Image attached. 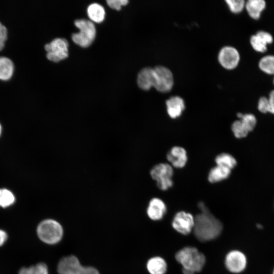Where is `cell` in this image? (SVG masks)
I'll return each mask as SVG.
<instances>
[{
  "mask_svg": "<svg viewBox=\"0 0 274 274\" xmlns=\"http://www.w3.org/2000/svg\"><path fill=\"white\" fill-rule=\"evenodd\" d=\"M198 206L200 212L194 217L195 223L192 231L194 236L201 242L216 239L223 231L222 223L211 213L203 202H199Z\"/></svg>",
  "mask_w": 274,
  "mask_h": 274,
  "instance_id": "cell-1",
  "label": "cell"
},
{
  "mask_svg": "<svg viewBox=\"0 0 274 274\" xmlns=\"http://www.w3.org/2000/svg\"><path fill=\"white\" fill-rule=\"evenodd\" d=\"M175 257L182 268L195 273L200 272L206 263L205 255L193 246H186L180 249L176 253Z\"/></svg>",
  "mask_w": 274,
  "mask_h": 274,
  "instance_id": "cell-2",
  "label": "cell"
},
{
  "mask_svg": "<svg viewBox=\"0 0 274 274\" xmlns=\"http://www.w3.org/2000/svg\"><path fill=\"white\" fill-rule=\"evenodd\" d=\"M37 232L39 238L44 243L54 245L59 242L63 234L61 225L57 221L48 219L38 225Z\"/></svg>",
  "mask_w": 274,
  "mask_h": 274,
  "instance_id": "cell-3",
  "label": "cell"
},
{
  "mask_svg": "<svg viewBox=\"0 0 274 274\" xmlns=\"http://www.w3.org/2000/svg\"><path fill=\"white\" fill-rule=\"evenodd\" d=\"M150 175L161 190L166 191L173 186L174 169L169 163L162 162L155 165L151 169Z\"/></svg>",
  "mask_w": 274,
  "mask_h": 274,
  "instance_id": "cell-4",
  "label": "cell"
},
{
  "mask_svg": "<svg viewBox=\"0 0 274 274\" xmlns=\"http://www.w3.org/2000/svg\"><path fill=\"white\" fill-rule=\"evenodd\" d=\"M74 23L80 31L73 33L72 40L82 47H88L92 43L95 37L96 29L94 24L92 21L85 19L76 20Z\"/></svg>",
  "mask_w": 274,
  "mask_h": 274,
  "instance_id": "cell-5",
  "label": "cell"
},
{
  "mask_svg": "<svg viewBox=\"0 0 274 274\" xmlns=\"http://www.w3.org/2000/svg\"><path fill=\"white\" fill-rule=\"evenodd\" d=\"M59 274H99L98 271L92 266H84L78 258L74 255L64 257L57 265Z\"/></svg>",
  "mask_w": 274,
  "mask_h": 274,
  "instance_id": "cell-6",
  "label": "cell"
},
{
  "mask_svg": "<svg viewBox=\"0 0 274 274\" xmlns=\"http://www.w3.org/2000/svg\"><path fill=\"white\" fill-rule=\"evenodd\" d=\"M224 265L226 269L234 274H239L245 271L248 265L246 255L237 249L228 251L224 258Z\"/></svg>",
  "mask_w": 274,
  "mask_h": 274,
  "instance_id": "cell-7",
  "label": "cell"
},
{
  "mask_svg": "<svg viewBox=\"0 0 274 274\" xmlns=\"http://www.w3.org/2000/svg\"><path fill=\"white\" fill-rule=\"evenodd\" d=\"M68 43L62 38H56L45 45L46 57L51 61L57 62L67 58L68 55Z\"/></svg>",
  "mask_w": 274,
  "mask_h": 274,
  "instance_id": "cell-8",
  "label": "cell"
},
{
  "mask_svg": "<svg viewBox=\"0 0 274 274\" xmlns=\"http://www.w3.org/2000/svg\"><path fill=\"white\" fill-rule=\"evenodd\" d=\"M194 223L195 218L192 214L181 211L174 215L172 226L179 233L187 235L193 231Z\"/></svg>",
  "mask_w": 274,
  "mask_h": 274,
  "instance_id": "cell-9",
  "label": "cell"
},
{
  "mask_svg": "<svg viewBox=\"0 0 274 274\" xmlns=\"http://www.w3.org/2000/svg\"><path fill=\"white\" fill-rule=\"evenodd\" d=\"M155 74L154 87L161 92L171 90L174 85V77L170 70L164 66H156L154 68Z\"/></svg>",
  "mask_w": 274,
  "mask_h": 274,
  "instance_id": "cell-10",
  "label": "cell"
},
{
  "mask_svg": "<svg viewBox=\"0 0 274 274\" xmlns=\"http://www.w3.org/2000/svg\"><path fill=\"white\" fill-rule=\"evenodd\" d=\"M218 60L225 68L232 70L237 66L239 62V53L234 47L225 46L219 52Z\"/></svg>",
  "mask_w": 274,
  "mask_h": 274,
  "instance_id": "cell-11",
  "label": "cell"
},
{
  "mask_svg": "<svg viewBox=\"0 0 274 274\" xmlns=\"http://www.w3.org/2000/svg\"><path fill=\"white\" fill-rule=\"evenodd\" d=\"M166 159L173 167L182 168L187 164V153L183 147L175 146L167 152Z\"/></svg>",
  "mask_w": 274,
  "mask_h": 274,
  "instance_id": "cell-12",
  "label": "cell"
},
{
  "mask_svg": "<svg viewBox=\"0 0 274 274\" xmlns=\"http://www.w3.org/2000/svg\"><path fill=\"white\" fill-rule=\"evenodd\" d=\"M147 215L153 221L162 220L167 212L165 203L158 197H153L149 201L147 210Z\"/></svg>",
  "mask_w": 274,
  "mask_h": 274,
  "instance_id": "cell-13",
  "label": "cell"
},
{
  "mask_svg": "<svg viewBox=\"0 0 274 274\" xmlns=\"http://www.w3.org/2000/svg\"><path fill=\"white\" fill-rule=\"evenodd\" d=\"M273 40V37L270 33L260 30L251 37L250 42L254 50L258 52L264 53L267 49V45L271 44Z\"/></svg>",
  "mask_w": 274,
  "mask_h": 274,
  "instance_id": "cell-14",
  "label": "cell"
},
{
  "mask_svg": "<svg viewBox=\"0 0 274 274\" xmlns=\"http://www.w3.org/2000/svg\"><path fill=\"white\" fill-rule=\"evenodd\" d=\"M155 83V74L154 68L146 67L139 72L137 78V84L141 89L148 90L151 87H154Z\"/></svg>",
  "mask_w": 274,
  "mask_h": 274,
  "instance_id": "cell-15",
  "label": "cell"
},
{
  "mask_svg": "<svg viewBox=\"0 0 274 274\" xmlns=\"http://www.w3.org/2000/svg\"><path fill=\"white\" fill-rule=\"evenodd\" d=\"M165 103L167 114L172 119L179 118L185 109L184 100L179 96L170 97Z\"/></svg>",
  "mask_w": 274,
  "mask_h": 274,
  "instance_id": "cell-16",
  "label": "cell"
},
{
  "mask_svg": "<svg viewBox=\"0 0 274 274\" xmlns=\"http://www.w3.org/2000/svg\"><path fill=\"white\" fill-rule=\"evenodd\" d=\"M146 268L150 274H165L167 270V263L163 257L155 256L147 261Z\"/></svg>",
  "mask_w": 274,
  "mask_h": 274,
  "instance_id": "cell-17",
  "label": "cell"
},
{
  "mask_svg": "<svg viewBox=\"0 0 274 274\" xmlns=\"http://www.w3.org/2000/svg\"><path fill=\"white\" fill-rule=\"evenodd\" d=\"M231 169L221 165H216L209 172L208 180L211 183L220 182L229 178Z\"/></svg>",
  "mask_w": 274,
  "mask_h": 274,
  "instance_id": "cell-18",
  "label": "cell"
},
{
  "mask_svg": "<svg viewBox=\"0 0 274 274\" xmlns=\"http://www.w3.org/2000/svg\"><path fill=\"white\" fill-rule=\"evenodd\" d=\"M15 66L13 61L6 56H0V80L8 81L13 77Z\"/></svg>",
  "mask_w": 274,
  "mask_h": 274,
  "instance_id": "cell-19",
  "label": "cell"
},
{
  "mask_svg": "<svg viewBox=\"0 0 274 274\" xmlns=\"http://www.w3.org/2000/svg\"><path fill=\"white\" fill-rule=\"evenodd\" d=\"M266 7L264 0H248L245 3V8L249 15L253 19L258 20Z\"/></svg>",
  "mask_w": 274,
  "mask_h": 274,
  "instance_id": "cell-20",
  "label": "cell"
},
{
  "mask_svg": "<svg viewBox=\"0 0 274 274\" xmlns=\"http://www.w3.org/2000/svg\"><path fill=\"white\" fill-rule=\"evenodd\" d=\"M87 14L92 21L100 23L105 19V11L104 7L99 4L93 3L90 5L87 8Z\"/></svg>",
  "mask_w": 274,
  "mask_h": 274,
  "instance_id": "cell-21",
  "label": "cell"
},
{
  "mask_svg": "<svg viewBox=\"0 0 274 274\" xmlns=\"http://www.w3.org/2000/svg\"><path fill=\"white\" fill-rule=\"evenodd\" d=\"M216 165L223 166L232 170L237 164L234 157L228 153H221L216 156L215 159Z\"/></svg>",
  "mask_w": 274,
  "mask_h": 274,
  "instance_id": "cell-22",
  "label": "cell"
},
{
  "mask_svg": "<svg viewBox=\"0 0 274 274\" xmlns=\"http://www.w3.org/2000/svg\"><path fill=\"white\" fill-rule=\"evenodd\" d=\"M261 71L268 75H274V55H267L262 57L258 63Z\"/></svg>",
  "mask_w": 274,
  "mask_h": 274,
  "instance_id": "cell-23",
  "label": "cell"
},
{
  "mask_svg": "<svg viewBox=\"0 0 274 274\" xmlns=\"http://www.w3.org/2000/svg\"><path fill=\"white\" fill-rule=\"evenodd\" d=\"M19 274H49V271L47 265L41 262L35 265L21 268Z\"/></svg>",
  "mask_w": 274,
  "mask_h": 274,
  "instance_id": "cell-24",
  "label": "cell"
},
{
  "mask_svg": "<svg viewBox=\"0 0 274 274\" xmlns=\"http://www.w3.org/2000/svg\"><path fill=\"white\" fill-rule=\"evenodd\" d=\"M15 201L14 194L6 188L0 189V207L7 208L12 206Z\"/></svg>",
  "mask_w": 274,
  "mask_h": 274,
  "instance_id": "cell-25",
  "label": "cell"
},
{
  "mask_svg": "<svg viewBox=\"0 0 274 274\" xmlns=\"http://www.w3.org/2000/svg\"><path fill=\"white\" fill-rule=\"evenodd\" d=\"M237 117L242 121L249 132L254 129L257 123V119L254 115L238 113L237 114Z\"/></svg>",
  "mask_w": 274,
  "mask_h": 274,
  "instance_id": "cell-26",
  "label": "cell"
},
{
  "mask_svg": "<svg viewBox=\"0 0 274 274\" xmlns=\"http://www.w3.org/2000/svg\"><path fill=\"white\" fill-rule=\"evenodd\" d=\"M231 131L234 136L238 139L247 136L249 133L241 120L234 121L231 126Z\"/></svg>",
  "mask_w": 274,
  "mask_h": 274,
  "instance_id": "cell-27",
  "label": "cell"
},
{
  "mask_svg": "<svg viewBox=\"0 0 274 274\" xmlns=\"http://www.w3.org/2000/svg\"><path fill=\"white\" fill-rule=\"evenodd\" d=\"M226 3L230 11L234 13H238L245 7V1L244 0H226Z\"/></svg>",
  "mask_w": 274,
  "mask_h": 274,
  "instance_id": "cell-28",
  "label": "cell"
},
{
  "mask_svg": "<svg viewBox=\"0 0 274 274\" xmlns=\"http://www.w3.org/2000/svg\"><path fill=\"white\" fill-rule=\"evenodd\" d=\"M8 37V31L7 27L0 22V51L4 48Z\"/></svg>",
  "mask_w": 274,
  "mask_h": 274,
  "instance_id": "cell-29",
  "label": "cell"
},
{
  "mask_svg": "<svg viewBox=\"0 0 274 274\" xmlns=\"http://www.w3.org/2000/svg\"><path fill=\"white\" fill-rule=\"evenodd\" d=\"M257 107L258 110L262 113L268 112L269 102L268 97L265 96L260 97L258 101Z\"/></svg>",
  "mask_w": 274,
  "mask_h": 274,
  "instance_id": "cell-30",
  "label": "cell"
},
{
  "mask_svg": "<svg viewBox=\"0 0 274 274\" xmlns=\"http://www.w3.org/2000/svg\"><path fill=\"white\" fill-rule=\"evenodd\" d=\"M107 4L112 9L116 10H120L121 7L125 6L128 3L127 0H108L107 1Z\"/></svg>",
  "mask_w": 274,
  "mask_h": 274,
  "instance_id": "cell-31",
  "label": "cell"
},
{
  "mask_svg": "<svg viewBox=\"0 0 274 274\" xmlns=\"http://www.w3.org/2000/svg\"><path fill=\"white\" fill-rule=\"evenodd\" d=\"M269 102L268 113L274 114V90H272L268 97Z\"/></svg>",
  "mask_w": 274,
  "mask_h": 274,
  "instance_id": "cell-32",
  "label": "cell"
},
{
  "mask_svg": "<svg viewBox=\"0 0 274 274\" xmlns=\"http://www.w3.org/2000/svg\"><path fill=\"white\" fill-rule=\"evenodd\" d=\"M7 238L8 235L7 233L5 231L0 229V246L4 245L7 241Z\"/></svg>",
  "mask_w": 274,
  "mask_h": 274,
  "instance_id": "cell-33",
  "label": "cell"
},
{
  "mask_svg": "<svg viewBox=\"0 0 274 274\" xmlns=\"http://www.w3.org/2000/svg\"><path fill=\"white\" fill-rule=\"evenodd\" d=\"M183 274H195L193 272L186 269L182 268Z\"/></svg>",
  "mask_w": 274,
  "mask_h": 274,
  "instance_id": "cell-34",
  "label": "cell"
},
{
  "mask_svg": "<svg viewBox=\"0 0 274 274\" xmlns=\"http://www.w3.org/2000/svg\"><path fill=\"white\" fill-rule=\"evenodd\" d=\"M2 125L0 123V136L1 135V133H2Z\"/></svg>",
  "mask_w": 274,
  "mask_h": 274,
  "instance_id": "cell-35",
  "label": "cell"
},
{
  "mask_svg": "<svg viewBox=\"0 0 274 274\" xmlns=\"http://www.w3.org/2000/svg\"><path fill=\"white\" fill-rule=\"evenodd\" d=\"M272 274H274V267H273V268L272 269Z\"/></svg>",
  "mask_w": 274,
  "mask_h": 274,
  "instance_id": "cell-36",
  "label": "cell"
},
{
  "mask_svg": "<svg viewBox=\"0 0 274 274\" xmlns=\"http://www.w3.org/2000/svg\"><path fill=\"white\" fill-rule=\"evenodd\" d=\"M273 85H274V78H273Z\"/></svg>",
  "mask_w": 274,
  "mask_h": 274,
  "instance_id": "cell-37",
  "label": "cell"
}]
</instances>
